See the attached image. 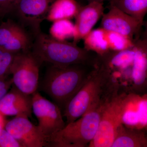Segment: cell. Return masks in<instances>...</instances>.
<instances>
[{
	"instance_id": "obj_27",
	"label": "cell",
	"mask_w": 147,
	"mask_h": 147,
	"mask_svg": "<svg viewBox=\"0 0 147 147\" xmlns=\"http://www.w3.org/2000/svg\"><path fill=\"white\" fill-rule=\"evenodd\" d=\"M88 1L89 2L93 1H96L103 3L104 1H108V0H88ZM110 1H111V0H110Z\"/></svg>"
},
{
	"instance_id": "obj_7",
	"label": "cell",
	"mask_w": 147,
	"mask_h": 147,
	"mask_svg": "<svg viewBox=\"0 0 147 147\" xmlns=\"http://www.w3.org/2000/svg\"><path fill=\"white\" fill-rule=\"evenodd\" d=\"M32 111L38 121V127L47 140L65 126L60 108L36 92L32 94Z\"/></svg>"
},
{
	"instance_id": "obj_22",
	"label": "cell",
	"mask_w": 147,
	"mask_h": 147,
	"mask_svg": "<svg viewBox=\"0 0 147 147\" xmlns=\"http://www.w3.org/2000/svg\"><path fill=\"white\" fill-rule=\"evenodd\" d=\"M13 10L11 0H0V16H3Z\"/></svg>"
},
{
	"instance_id": "obj_24",
	"label": "cell",
	"mask_w": 147,
	"mask_h": 147,
	"mask_svg": "<svg viewBox=\"0 0 147 147\" xmlns=\"http://www.w3.org/2000/svg\"><path fill=\"white\" fill-rule=\"evenodd\" d=\"M6 122L5 119V116L0 113V130L5 128Z\"/></svg>"
},
{
	"instance_id": "obj_16",
	"label": "cell",
	"mask_w": 147,
	"mask_h": 147,
	"mask_svg": "<svg viewBox=\"0 0 147 147\" xmlns=\"http://www.w3.org/2000/svg\"><path fill=\"white\" fill-rule=\"evenodd\" d=\"M147 140L140 132L127 127L123 123L119 127L111 147L146 146Z\"/></svg>"
},
{
	"instance_id": "obj_8",
	"label": "cell",
	"mask_w": 147,
	"mask_h": 147,
	"mask_svg": "<svg viewBox=\"0 0 147 147\" xmlns=\"http://www.w3.org/2000/svg\"><path fill=\"white\" fill-rule=\"evenodd\" d=\"M83 40L85 49L100 56L131 48L135 42L129 38L102 28L92 30Z\"/></svg>"
},
{
	"instance_id": "obj_19",
	"label": "cell",
	"mask_w": 147,
	"mask_h": 147,
	"mask_svg": "<svg viewBox=\"0 0 147 147\" xmlns=\"http://www.w3.org/2000/svg\"><path fill=\"white\" fill-rule=\"evenodd\" d=\"M16 54L0 47V78L7 77L10 74L11 67Z\"/></svg>"
},
{
	"instance_id": "obj_1",
	"label": "cell",
	"mask_w": 147,
	"mask_h": 147,
	"mask_svg": "<svg viewBox=\"0 0 147 147\" xmlns=\"http://www.w3.org/2000/svg\"><path fill=\"white\" fill-rule=\"evenodd\" d=\"M32 53L41 62L53 65L67 66L74 65H96L98 55L66 41L55 39L41 32L36 34Z\"/></svg>"
},
{
	"instance_id": "obj_3",
	"label": "cell",
	"mask_w": 147,
	"mask_h": 147,
	"mask_svg": "<svg viewBox=\"0 0 147 147\" xmlns=\"http://www.w3.org/2000/svg\"><path fill=\"white\" fill-rule=\"evenodd\" d=\"M111 77L104 67L97 63L86 82L65 107L64 116L66 124L76 120L102 104L107 97H105V93L108 90Z\"/></svg>"
},
{
	"instance_id": "obj_14",
	"label": "cell",
	"mask_w": 147,
	"mask_h": 147,
	"mask_svg": "<svg viewBox=\"0 0 147 147\" xmlns=\"http://www.w3.org/2000/svg\"><path fill=\"white\" fill-rule=\"evenodd\" d=\"M103 3L93 1L82 7L76 16L73 42L76 43L91 31L97 21L104 14Z\"/></svg>"
},
{
	"instance_id": "obj_2",
	"label": "cell",
	"mask_w": 147,
	"mask_h": 147,
	"mask_svg": "<svg viewBox=\"0 0 147 147\" xmlns=\"http://www.w3.org/2000/svg\"><path fill=\"white\" fill-rule=\"evenodd\" d=\"M95 67L82 64L67 66L52 65L45 74L42 90L59 107L64 109L69 101L86 82Z\"/></svg>"
},
{
	"instance_id": "obj_13",
	"label": "cell",
	"mask_w": 147,
	"mask_h": 147,
	"mask_svg": "<svg viewBox=\"0 0 147 147\" xmlns=\"http://www.w3.org/2000/svg\"><path fill=\"white\" fill-rule=\"evenodd\" d=\"M32 112V95L24 93L14 86L0 100V113L4 116L29 118Z\"/></svg>"
},
{
	"instance_id": "obj_9",
	"label": "cell",
	"mask_w": 147,
	"mask_h": 147,
	"mask_svg": "<svg viewBox=\"0 0 147 147\" xmlns=\"http://www.w3.org/2000/svg\"><path fill=\"white\" fill-rule=\"evenodd\" d=\"M102 17L101 28L134 41L137 40L134 37L139 34L143 25L136 18L111 4L109 11L104 13Z\"/></svg>"
},
{
	"instance_id": "obj_18",
	"label": "cell",
	"mask_w": 147,
	"mask_h": 147,
	"mask_svg": "<svg viewBox=\"0 0 147 147\" xmlns=\"http://www.w3.org/2000/svg\"><path fill=\"white\" fill-rule=\"evenodd\" d=\"M75 32L74 24L69 19H62L53 22L50 30V36L60 41L73 38Z\"/></svg>"
},
{
	"instance_id": "obj_4",
	"label": "cell",
	"mask_w": 147,
	"mask_h": 147,
	"mask_svg": "<svg viewBox=\"0 0 147 147\" xmlns=\"http://www.w3.org/2000/svg\"><path fill=\"white\" fill-rule=\"evenodd\" d=\"M103 102L76 120L66 124L48 139L47 146L88 147L97 132Z\"/></svg>"
},
{
	"instance_id": "obj_20",
	"label": "cell",
	"mask_w": 147,
	"mask_h": 147,
	"mask_svg": "<svg viewBox=\"0 0 147 147\" xmlns=\"http://www.w3.org/2000/svg\"><path fill=\"white\" fill-rule=\"evenodd\" d=\"M0 147H22L19 143L4 128L0 130Z\"/></svg>"
},
{
	"instance_id": "obj_17",
	"label": "cell",
	"mask_w": 147,
	"mask_h": 147,
	"mask_svg": "<svg viewBox=\"0 0 147 147\" xmlns=\"http://www.w3.org/2000/svg\"><path fill=\"white\" fill-rule=\"evenodd\" d=\"M111 4L144 24L147 13V0H111Z\"/></svg>"
},
{
	"instance_id": "obj_23",
	"label": "cell",
	"mask_w": 147,
	"mask_h": 147,
	"mask_svg": "<svg viewBox=\"0 0 147 147\" xmlns=\"http://www.w3.org/2000/svg\"><path fill=\"white\" fill-rule=\"evenodd\" d=\"M141 120L142 123H147V102H144L140 105Z\"/></svg>"
},
{
	"instance_id": "obj_26",
	"label": "cell",
	"mask_w": 147,
	"mask_h": 147,
	"mask_svg": "<svg viewBox=\"0 0 147 147\" xmlns=\"http://www.w3.org/2000/svg\"><path fill=\"white\" fill-rule=\"evenodd\" d=\"M20 0H11L12 1V5H13V10H14V8H15V7L17 4L18 3V2Z\"/></svg>"
},
{
	"instance_id": "obj_11",
	"label": "cell",
	"mask_w": 147,
	"mask_h": 147,
	"mask_svg": "<svg viewBox=\"0 0 147 147\" xmlns=\"http://www.w3.org/2000/svg\"><path fill=\"white\" fill-rule=\"evenodd\" d=\"M55 0H20L14 10L23 23L30 27L35 34L40 32V23L46 19Z\"/></svg>"
},
{
	"instance_id": "obj_5",
	"label": "cell",
	"mask_w": 147,
	"mask_h": 147,
	"mask_svg": "<svg viewBox=\"0 0 147 147\" xmlns=\"http://www.w3.org/2000/svg\"><path fill=\"white\" fill-rule=\"evenodd\" d=\"M129 102L125 93H110L102 103L97 132L89 147H111L119 127L123 123Z\"/></svg>"
},
{
	"instance_id": "obj_21",
	"label": "cell",
	"mask_w": 147,
	"mask_h": 147,
	"mask_svg": "<svg viewBox=\"0 0 147 147\" xmlns=\"http://www.w3.org/2000/svg\"><path fill=\"white\" fill-rule=\"evenodd\" d=\"M13 84L12 78L8 76L0 78V100L4 96Z\"/></svg>"
},
{
	"instance_id": "obj_25",
	"label": "cell",
	"mask_w": 147,
	"mask_h": 147,
	"mask_svg": "<svg viewBox=\"0 0 147 147\" xmlns=\"http://www.w3.org/2000/svg\"><path fill=\"white\" fill-rule=\"evenodd\" d=\"M143 38L147 40V22L146 23L145 26V30L144 34V37Z\"/></svg>"
},
{
	"instance_id": "obj_6",
	"label": "cell",
	"mask_w": 147,
	"mask_h": 147,
	"mask_svg": "<svg viewBox=\"0 0 147 147\" xmlns=\"http://www.w3.org/2000/svg\"><path fill=\"white\" fill-rule=\"evenodd\" d=\"M40 61L28 51L16 53L11 67L13 85L21 92L32 95L38 84Z\"/></svg>"
},
{
	"instance_id": "obj_10",
	"label": "cell",
	"mask_w": 147,
	"mask_h": 147,
	"mask_svg": "<svg viewBox=\"0 0 147 147\" xmlns=\"http://www.w3.org/2000/svg\"><path fill=\"white\" fill-rule=\"evenodd\" d=\"M5 129L22 147L47 146V140L39 127L32 123L28 118L15 117L7 122Z\"/></svg>"
},
{
	"instance_id": "obj_12",
	"label": "cell",
	"mask_w": 147,
	"mask_h": 147,
	"mask_svg": "<svg viewBox=\"0 0 147 147\" xmlns=\"http://www.w3.org/2000/svg\"><path fill=\"white\" fill-rule=\"evenodd\" d=\"M31 41L25 30L8 19L0 25V47L13 53L29 50Z\"/></svg>"
},
{
	"instance_id": "obj_15",
	"label": "cell",
	"mask_w": 147,
	"mask_h": 147,
	"mask_svg": "<svg viewBox=\"0 0 147 147\" xmlns=\"http://www.w3.org/2000/svg\"><path fill=\"white\" fill-rule=\"evenodd\" d=\"M82 7L75 0H55L50 6L46 19L54 22L76 17Z\"/></svg>"
}]
</instances>
